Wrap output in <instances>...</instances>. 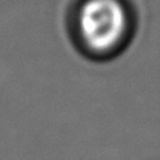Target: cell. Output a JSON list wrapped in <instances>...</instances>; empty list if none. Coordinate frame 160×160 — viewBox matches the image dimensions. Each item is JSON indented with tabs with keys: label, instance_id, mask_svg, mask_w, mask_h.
<instances>
[{
	"label": "cell",
	"instance_id": "obj_1",
	"mask_svg": "<svg viewBox=\"0 0 160 160\" xmlns=\"http://www.w3.org/2000/svg\"><path fill=\"white\" fill-rule=\"evenodd\" d=\"M129 0H77L70 12V34L86 58L110 61L122 55L135 36Z\"/></svg>",
	"mask_w": 160,
	"mask_h": 160
}]
</instances>
